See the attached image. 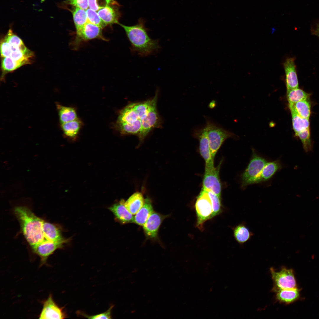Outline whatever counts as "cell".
<instances>
[{
	"label": "cell",
	"instance_id": "1",
	"mask_svg": "<svg viewBox=\"0 0 319 319\" xmlns=\"http://www.w3.org/2000/svg\"><path fill=\"white\" fill-rule=\"evenodd\" d=\"M144 19L140 18L137 23L133 25L118 24L125 31L131 45V52L142 57L153 54L160 48L158 40H153L150 37Z\"/></svg>",
	"mask_w": 319,
	"mask_h": 319
},
{
	"label": "cell",
	"instance_id": "2",
	"mask_svg": "<svg viewBox=\"0 0 319 319\" xmlns=\"http://www.w3.org/2000/svg\"><path fill=\"white\" fill-rule=\"evenodd\" d=\"M14 211L23 234L32 249L44 242L49 241L45 237L43 231L44 220L26 206H17Z\"/></svg>",
	"mask_w": 319,
	"mask_h": 319
},
{
	"label": "cell",
	"instance_id": "3",
	"mask_svg": "<svg viewBox=\"0 0 319 319\" xmlns=\"http://www.w3.org/2000/svg\"><path fill=\"white\" fill-rule=\"evenodd\" d=\"M102 29L88 22L76 31L75 35L71 43V47L74 50H78L84 43L95 39L108 41V40L103 35Z\"/></svg>",
	"mask_w": 319,
	"mask_h": 319
},
{
	"label": "cell",
	"instance_id": "4",
	"mask_svg": "<svg viewBox=\"0 0 319 319\" xmlns=\"http://www.w3.org/2000/svg\"><path fill=\"white\" fill-rule=\"evenodd\" d=\"M212 156L214 159L217 151L227 139L235 137V134L221 128L209 120L205 126Z\"/></svg>",
	"mask_w": 319,
	"mask_h": 319
},
{
	"label": "cell",
	"instance_id": "5",
	"mask_svg": "<svg viewBox=\"0 0 319 319\" xmlns=\"http://www.w3.org/2000/svg\"><path fill=\"white\" fill-rule=\"evenodd\" d=\"M267 162L253 149L250 162L241 175V187L244 189L248 185L254 184L258 176Z\"/></svg>",
	"mask_w": 319,
	"mask_h": 319
},
{
	"label": "cell",
	"instance_id": "6",
	"mask_svg": "<svg viewBox=\"0 0 319 319\" xmlns=\"http://www.w3.org/2000/svg\"><path fill=\"white\" fill-rule=\"evenodd\" d=\"M195 207L197 217L196 227L202 230L204 223L212 218L213 213L211 200L206 191L202 189L197 198Z\"/></svg>",
	"mask_w": 319,
	"mask_h": 319
},
{
	"label": "cell",
	"instance_id": "7",
	"mask_svg": "<svg viewBox=\"0 0 319 319\" xmlns=\"http://www.w3.org/2000/svg\"><path fill=\"white\" fill-rule=\"evenodd\" d=\"M158 92L152 99L149 111L141 120V127L138 136L140 141H142L149 132L154 128L160 126V120L157 108Z\"/></svg>",
	"mask_w": 319,
	"mask_h": 319
},
{
	"label": "cell",
	"instance_id": "8",
	"mask_svg": "<svg viewBox=\"0 0 319 319\" xmlns=\"http://www.w3.org/2000/svg\"><path fill=\"white\" fill-rule=\"evenodd\" d=\"M270 271L273 282L272 291L274 292L282 289L296 288V281L292 269L282 267L279 271H276L271 268Z\"/></svg>",
	"mask_w": 319,
	"mask_h": 319
},
{
	"label": "cell",
	"instance_id": "9",
	"mask_svg": "<svg viewBox=\"0 0 319 319\" xmlns=\"http://www.w3.org/2000/svg\"><path fill=\"white\" fill-rule=\"evenodd\" d=\"M221 163L217 167L214 165L205 166L202 189L210 191L220 197L222 185L219 176Z\"/></svg>",
	"mask_w": 319,
	"mask_h": 319
},
{
	"label": "cell",
	"instance_id": "10",
	"mask_svg": "<svg viewBox=\"0 0 319 319\" xmlns=\"http://www.w3.org/2000/svg\"><path fill=\"white\" fill-rule=\"evenodd\" d=\"M68 241L64 239L57 241H48L44 242L32 249L34 253L40 258V266L45 265L49 257L57 249L63 248L64 244Z\"/></svg>",
	"mask_w": 319,
	"mask_h": 319
},
{
	"label": "cell",
	"instance_id": "11",
	"mask_svg": "<svg viewBox=\"0 0 319 319\" xmlns=\"http://www.w3.org/2000/svg\"><path fill=\"white\" fill-rule=\"evenodd\" d=\"M39 319H64L66 316L62 308L60 307L54 301L50 294L43 302V308L39 316Z\"/></svg>",
	"mask_w": 319,
	"mask_h": 319
},
{
	"label": "cell",
	"instance_id": "12",
	"mask_svg": "<svg viewBox=\"0 0 319 319\" xmlns=\"http://www.w3.org/2000/svg\"><path fill=\"white\" fill-rule=\"evenodd\" d=\"M193 136L199 141V152L205 162V166L214 165V159L211 154L206 126L196 130Z\"/></svg>",
	"mask_w": 319,
	"mask_h": 319
},
{
	"label": "cell",
	"instance_id": "13",
	"mask_svg": "<svg viewBox=\"0 0 319 319\" xmlns=\"http://www.w3.org/2000/svg\"><path fill=\"white\" fill-rule=\"evenodd\" d=\"M166 217L154 211L143 225L144 232L149 239H156L157 236L159 227L163 220Z\"/></svg>",
	"mask_w": 319,
	"mask_h": 319
},
{
	"label": "cell",
	"instance_id": "14",
	"mask_svg": "<svg viewBox=\"0 0 319 319\" xmlns=\"http://www.w3.org/2000/svg\"><path fill=\"white\" fill-rule=\"evenodd\" d=\"M285 76L287 90L298 88L299 84L296 73L294 59L287 58L283 64Z\"/></svg>",
	"mask_w": 319,
	"mask_h": 319
},
{
	"label": "cell",
	"instance_id": "15",
	"mask_svg": "<svg viewBox=\"0 0 319 319\" xmlns=\"http://www.w3.org/2000/svg\"><path fill=\"white\" fill-rule=\"evenodd\" d=\"M125 202V201L122 199L110 206L109 209L119 222L123 224L134 222V217L126 207Z\"/></svg>",
	"mask_w": 319,
	"mask_h": 319
},
{
	"label": "cell",
	"instance_id": "16",
	"mask_svg": "<svg viewBox=\"0 0 319 319\" xmlns=\"http://www.w3.org/2000/svg\"><path fill=\"white\" fill-rule=\"evenodd\" d=\"M119 5L112 4L102 8L98 11L99 16L106 26L118 24L121 16V13L116 6Z\"/></svg>",
	"mask_w": 319,
	"mask_h": 319
},
{
	"label": "cell",
	"instance_id": "17",
	"mask_svg": "<svg viewBox=\"0 0 319 319\" xmlns=\"http://www.w3.org/2000/svg\"><path fill=\"white\" fill-rule=\"evenodd\" d=\"M282 168L279 160L267 162L256 179L254 184L267 181Z\"/></svg>",
	"mask_w": 319,
	"mask_h": 319
},
{
	"label": "cell",
	"instance_id": "18",
	"mask_svg": "<svg viewBox=\"0 0 319 319\" xmlns=\"http://www.w3.org/2000/svg\"><path fill=\"white\" fill-rule=\"evenodd\" d=\"M276 300L279 303L288 304L296 300L299 295L298 289L296 288L282 289L275 292Z\"/></svg>",
	"mask_w": 319,
	"mask_h": 319
},
{
	"label": "cell",
	"instance_id": "19",
	"mask_svg": "<svg viewBox=\"0 0 319 319\" xmlns=\"http://www.w3.org/2000/svg\"><path fill=\"white\" fill-rule=\"evenodd\" d=\"M153 212L151 200L148 198L145 199L143 206L135 214L134 222L143 226Z\"/></svg>",
	"mask_w": 319,
	"mask_h": 319
},
{
	"label": "cell",
	"instance_id": "20",
	"mask_svg": "<svg viewBox=\"0 0 319 319\" xmlns=\"http://www.w3.org/2000/svg\"><path fill=\"white\" fill-rule=\"evenodd\" d=\"M142 194L136 192L132 194L125 201V205L128 210L132 215L135 214L143 206L144 203Z\"/></svg>",
	"mask_w": 319,
	"mask_h": 319
},
{
	"label": "cell",
	"instance_id": "21",
	"mask_svg": "<svg viewBox=\"0 0 319 319\" xmlns=\"http://www.w3.org/2000/svg\"><path fill=\"white\" fill-rule=\"evenodd\" d=\"M233 235L236 240L240 245H243L250 240L253 233L245 222L237 225L233 229Z\"/></svg>",
	"mask_w": 319,
	"mask_h": 319
},
{
	"label": "cell",
	"instance_id": "22",
	"mask_svg": "<svg viewBox=\"0 0 319 319\" xmlns=\"http://www.w3.org/2000/svg\"><path fill=\"white\" fill-rule=\"evenodd\" d=\"M289 106L292 115L293 128L295 135L310 128L309 119L303 118L299 115L294 110L292 104H289Z\"/></svg>",
	"mask_w": 319,
	"mask_h": 319
},
{
	"label": "cell",
	"instance_id": "23",
	"mask_svg": "<svg viewBox=\"0 0 319 319\" xmlns=\"http://www.w3.org/2000/svg\"><path fill=\"white\" fill-rule=\"evenodd\" d=\"M139 120H140L134 109L133 103H132L126 106L121 111L116 122L132 123Z\"/></svg>",
	"mask_w": 319,
	"mask_h": 319
},
{
	"label": "cell",
	"instance_id": "24",
	"mask_svg": "<svg viewBox=\"0 0 319 319\" xmlns=\"http://www.w3.org/2000/svg\"><path fill=\"white\" fill-rule=\"evenodd\" d=\"M141 127V121L139 120L132 123H120L116 122L115 128L123 135H138Z\"/></svg>",
	"mask_w": 319,
	"mask_h": 319
},
{
	"label": "cell",
	"instance_id": "25",
	"mask_svg": "<svg viewBox=\"0 0 319 319\" xmlns=\"http://www.w3.org/2000/svg\"><path fill=\"white\" fill-rule=\"evenodd\" d=\"M43 228L45 237L48 240L57 241L64 239L59 229L51 223L44 221Z\"/></svg>",
	"mask_w": 319,
	"mask_h": 319
},
{
	"label": "cell",
	"instance_id": "26",
	"mask_svg": "<svg viewBox=\"0 0 319 319\" xmlns=\"http://www.w3.org/2000/svg\"><path fill=\"white\" fill-rule=\"evenodd\" d=\"M56 107L61 124L78 118L76 112L74 108L58 104H57Z\"/></svg>",
	"mask_w": 319,
	"mask_h": 319
},
{
	"label": "cell",
	"instance_id": "27",
	"mask_svg": "<svg viewBox=\"0 0 319 319\" xmlns=\"http://www.w3.org/2000/svg\"><path fill=\"white\" fill-rule=\"evenodd\" d=\"M70 10L73 16V20L76 31L81 28L88 22L86 10L77 7Z\"/></svg>",
	"mask_w": 319,
	"mask_h": 319
},
{
	"label": "cell",
	"instance_id": "28",
	"mask_svg": "<svg viewBox=\"0 0 319 319\" xmlns=\"http://www.w3.org/2000/svg\"><path fill=\"white\" fill-rule=\"evenodd\" d=\"M26 64L25 62L14 60L10 57H2L1 63L2 77L6 74Z\"/></svg>",
	"mask_w": 319,
	"mask_h": 319
},
{
	"label": "cell",
	"instance_id": "29",
	"mask_svg": "<svg viewBox=\"0 0 319 319\" xmlns=\"http://www.w3.org/2000/svg\"><path fill=\"white\" fill-rule=\"evenodd\" d=\"M81 125L82 122L78 118L61 124L64 134L70 137H75L77 134Z\"/></svg>",
	"mask_w": 319,
	"mask_h": 319
},
{
	"label": "cell",
	"instance_id": "30",
	"mask_svg": "<svg viewBox=\"0 0 319 319\" xmlns=\"http://www.w3.org/2000/svg\"><path fill=\"white\" fill-rule=\"evenodd\" d=\"M310 94L298 88L287 90V98L289 104H294L302 100H307Z\"/></svg>",
	"mask_w": 319,
	"mask_h": 319
},
{
	"label": "cell",
	"instance_id": "31",
	"mask_svg": "<svg viewBox=\"0 0 319 319\" xmlns=\"http://www.w3.org/2000/svg\"><path fill=\"white\" fill-rule=\"evenodd\" d=\"M296 113L303 118L309 119L311 114V105L307 100H302L292 104Z\"/></svg>",
	"mask_w": 319,
	"mask_h": 319
},
{
	"label": "cell",
	"instance_id": "32",
	"mask_svg": "<svg viewBox=\"0 0 319 319\" xmlns=\"http://www.w3.org/2000/svg\"><path fill=\"white\" fill-rule=\"evenodd\" d=\"M295 135L300 140L303 148L306 152L307 153L312 151L313 144L311 139L310 128L300 132Z\"/></svg>",
	"mask_w": 319,
	"mask_h": 319
},
{
	"label": "cell",
	"instance_id": "33",
	"mask_svg": "<svg viewBox=\"0 0 319 319\" xmlns=\"http://www.w3.org/2000/svg\"><path fill=\"white\" fill-rule=\"evenodd\" d=\"M112 4L119 5L114 0H88L89 8L96 11Z\"/></svg>",
	"mask_w": 319,
	"mask_h": 319
},
{
	"label": "cell",
	"instance_id": "34",
	"mask_svg": "<svg viewBox=\"0 0 319 319\" xmlns=\"http://www.w3.org/2000/svg\"><path fill=\"white\" fill-rule=\"evenodd\" d=\"M86 11L88 22L102 29L106 26L96 11L89 8L87 9Z\"/></svg>",
	"mask_w": 319,
	"mask_h": 319
},
{
	"label": "cell",
	"instance_id": "35",
	"mask_svg": "<svg viewBox=\"0 0 319 319\" xmlns=\"http://www.w3.org/2000/svg\"><path fill=\"white\" fill-rule=\"evenodd\" d=\"M211 198L213 210L212 218L219 214L221 211L220 197L210 191H206Z\"/></svg>",
	"mask_w": 319,
	"mask_h": 319
},
{
	"label": "cell",
	"instance_id": "36",
	"mask_svg": "<svg viewBox=\"0 0 319 319\" xmlns=\"http://www.w3.org/2000/svg\"><path fill=\"white\" fill-rule=\"evenodd\" d=\"M113 306L112 305L106 312L96 315H89L82 312H78L79 314L82 316L89 319H111V311Z\"/></svg>",
	"mask_w": 319,
	"mask_h": 319
},
{
	"label": "cell",
	"instance_id": "37",
	"mask_svg": "<svg viewBox=\"0 0 319 319\" xmlns=\"http://www.w3.org/2000/svg\"><path fill=\"white\" fill-rule=\"evenodd\" d=\"M65 3L73 7L80 8L86 10L89 8L88 0H67Z\"/></svg>",
	"mask_w": 319,
	"mask_h": 319
},
{
	"label": "cell",
	"instance_id": "38",
	"mask_svg": "<svg viewBox=\"0 0 319 319\" xmlns=\"http://www.w3.org/2000/svg\"><path fill=\"white\" fill-rule=\"evenodd\" d=\"M0 51L2 58L9 57L11 54L10 45L4 38L1 41Z\"/></svg>",
	"mask_w": 319,
	"mask_h": 319
},
{
	"label": "cell",
	"instance_id": "39",
	"mask_svg": "<svg viewBox=\"0 0 319 319\" xmlns=\"http://www.w3.org/2000/svg\"><path fill=\"white\" fill-rule=\"evenodd\" d=\"M314 33L316 35L319 37V25L317 26Z\"/></svg>",
	"mask_w": 319,
	"mask_h": 319
}]
</instances>
